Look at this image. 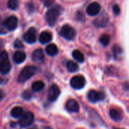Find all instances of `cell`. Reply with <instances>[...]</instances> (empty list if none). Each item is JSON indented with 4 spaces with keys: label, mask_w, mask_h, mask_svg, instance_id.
<instances>
[{
    "label": "cell",
    "mask_w": 129,
    "mask_h": 129,
    "mask_svg": "<svg viewBox=\"0 0 129 129\" xmlns=\"http://www.w3.org/2000/svg\"><path fill=\"white\" fill-rule=\"evenodd\" d=\"M14 48H22L23 47V45L22 44V42H21L19 39H17V40L14 41Z\"/></svg>",
    "instance_id": "d4e9b609"
},
{
    "label": "cell",
    "mask_w": 129,
    "mask_h": 129,
    "mask_svg": "<svg viewBox=\"0 0 129 129\" xmlns=\"http://www.w3.org/2000/svg\"><path fill=\"white\" fill-rule=\"evenodd\" d=\"M31 129H33V128H31Z\"/></svg>",
    "instance_id": "836d02e7"
},
{
    "label": "cell",
    "mask_w": 129,
    "mask_h": 129,
    "mask_svg": "<svg viewBox=\"0 0 129 129\" xmlns=\"http://www.w3.org/2000/svg\"><path fill=\"white\" fill-rule=\"evenodd\" d=\"M34 121V115L32 112L27 111L25 113L23 114L20 119V125L22 128H26L29 126Z\"/></svg>",
    "instance_id": "3957f363"
},
{
    "label": "cell",
    "mask_w": 129,
    "mask_h": 129,
    "mask_svg": "<svg viewBox=\"0 0 129 129\" xmlns=\"http://www.w3.org/2000/svg\"><path fill=\"white\" fill-rule=\"evenodd\" d=\"M115 129H120V128H115Z\"/></svg>",
    "instance_id": "d6a6232c"
},
{
    "label": "cell",
    "mask_w": 129,
    "mask_h": 129,
    "mask_svg": "<svg viewBox=\"0 0 129 129\" xmlns=\"http://www.w3.org/2000/svg\"><path fill=\"white\" fill-rule=\"evenodd\" d=\"M23 39L27 43H34L36 41V30L35 28H29L23 35Z\"/></svg>",
    "instance_id": "ba28073f"
},
{
    "label": "cell",
    "mask_w": 129,
    "mask_h": 129,
    "mask_svg": "<svg viewBox=\"0 0 129 129\" xmlns=\"http://www.w3.org/2000/svg\"><path fill=\"white\" fill-rule=\"evenodd\" d=\"M23 98L24 99H26V100H29V99L31 98V94H30L29 91H24V92L23 93Z\"/></svg>",
    "instance_id": "83f0119b"
},
{
    "label": "cell",
    "mask_w": 129,
    "mask_h": 129,
    "mask_svg": "<svg viewBox=\"0 0 129 129\" xmlns=\"http://www.w3.org/2000/svg\"><path fill=\"white\" fill-rule=\"evenodd\" d=\"M76 30L70 25H64L60 29V35L67 40H71L76 36Z\"/></svg>",
    "instance_id": "277c9868"
},
{
    "label": "cell",
    "mask_w": 129,
    "mask_h": 129,
    "mask_svg": "<svg viewBox=\"0 0 129 129\" xmlns=\"http://www.w3.org/2000/svg\"><path fill=\"white\" fill-rule=\"evenodd\" d=\"M67 70L70 73H74V72H76L79 70V67H78L77 63H76L75 62H73L72 60H70L67 62Z\"/></svg>",
    "instance_id": "d6986e66"
},
{
    "label": "cell",
    "mask_w": 129,
    "mask_h": 129,
    "mask_svg": "<svg viewBox=\"0 0 129 129\" xmlns=\"http://www.w3.org/2000/svg\"><path fill=\"white\" fill-rule=\"evenodd\" d=\"M105 94L103 92H98L95 90H91L88 93V98L92 103H96L98 101L104 100Z\"/></svg>",
    "instance_id": "8992f818"
},
{
    "label": "cell",
    "mask_w": 129,
    "mask_h": 129,
    "mask_svg": "<svg viewBox=\"0 0 129 129\" xmlns=\"http://www.w3.org/2000/svg\"><path fill=\"white\" fill-rule=\"evenodd\" d=\"M101 11V5L98 2H92L89 4L86 8V12L90 16L97 15Z\"/></svg>",
    "instance_id": "9c48e42d"
},
{
    "label": "cell",
    "mask_w": 129,
    "mask_h": 129,
    "mask_svg": "<svg viewBox=\"0 0 129 129\" xmlns=\"http://www.w3.org/2000/svg\"><path fill=\"white\" fill-rule=\"evenodd\" d=\"M4 26L8 30L14 29L17 26V18L15 16H10L8 17L6 20L4 22Z\"/></svg>",
    "instance_id": "30bf717a"
},
{
    "label": "cell",
    "mask_w": 129,
    "mask_h": 129,
    "mask_svg": "<svg viewBox=\"0 0 129 129\" xmlns=\"http://www.w3.org/2000/svg\"><path fill=\"white\" fill-rule=\"evenodd\" d=\"M11 115L14 118H18L20 116H22L23 114V110L21 107H15L11 110Z\"/></svg>",
    "instance_id": "ac0fdd59"
},
{
    "label": "cell",
    "mask_w": 129,
    "mask_h": 129,
    "mask_svg": "<svg viewBox=\"0 0 129 129\" xmlns=\"http://www.w3.org/2000/svg\"><path fill=\"white\" fill-rule=\"evenodd\" d=\"M8 59V53L5 51H2L0 53V62H3V61H6Z\"/></svg>",
    "instance_id": "cb8c5ba5"
},
{
    "label": "cell",
    "mask_w": 129,
    "mask_h": 129,
    "mask_svg": "<svg viewBox=\"0 0 129 129\" xmlns=\"http://www.w3.org/2000/svg\"><path fill=\"white\" fill-rule=\"evenodd\" d=\"M7 32V29H6V27L4 26V24L2 25V26H0V34L1 33H6Z\"/></svg>",
    "instance_id": "f1b7e54d"
},
{
    "label": "cell",
    "mask_w": 129,
    "mask_h": 129,
    "mask_svg": "<svg viewBox=\"0 0 129 129\" xmlns=\"http://www.w3.org/2000/svg\"><path fill=\"white\" fill-rule=\"evenodd\" d=\"M45 87V84L42 81H37V82H35L33 85H32V89L34 91H39L41 90H42Z\"/></svg>",
    "instance_id": "44dd1931"
},
{
    "label": "cell",
    "mask_w": 129,
    "mask_h": 129,
    "mask_svg": "<svg viewBox=\"0 0 129 129\" xmlns=\"http://www.w3.org/2000/svg\"><path fill=\"white\" fill-rule=\"evenodd\" d=\"M51 3H52V2H46L45 4V5H46V6H48V5H49L50 4H51Z\"/></svg>",
    "instance_id": "f546056e"
},
{
    "label": "cell",
    "mask_w": 129,
    "mask_h": 129,
    "mask_svg": "<svg viewBox=\"0 0 129 129\" xmlns=\"http://www.w3.org/2000/svg\"><path fill=\"white\" fill-rule=\"evenodd\" d=\"M2 82H3V79H2V78L0 77V85H1V84H2Z\"/></svg>",
    "instance_id": "1f68e13d"
},
{
    "label": "cell",
    "mask_w": 129,
    "mask_h": 129,
    "mask_svg": "<svg viewBox=\"0 0 129 129\" xmlns=\"http://www.w3.org/2000/svg\"><path fill=\"white\" fill-rule=\"evenodd\" d=\"M46 52L50 56H54L58 52V48L54 44H50L46 47Z\"/></svg>",
    "instance_id": "e0dca14e"
},
{
    "label": "cell",
    "mask_w": 129,
    "mask_h": 129,
    "mask_svg": "<svg viewBox=\"0 0 129 129\" xmlns=\"http://www.w3.org/2000/svg\"><path fill=\"white\" fill-rule=\"evenodd\" d=\"M62 8L60 5H57L54 8H51L46 13V20L50 26H54L57 21L58 16L60 14Z\"/></svg>",
    "instance_id": "6da1fadb"
},
{
    "label": "cell",
    "mask_w": 129,
    "mask_h": 129,
    "mask_svg": "<svg viewBox=\"0 0 129 129\" xmlns=\"http://www.w3.org/2000/svg\"><path fill=\"white\" fill-rule=\"evenodd\" d=\"M113 50H114V53H115V54H116V55H117V54H118V55H119V54L122 53V49H121V48H120L119 46H118V45H117V46H116V45H115V46H114V49H113Z\"/></svg>",
    "instance_id": "4316f807"
},
{
    "label": "cell",
    "mask_w": 129,
    "mask_h": 129,
    "mask_svg": "<svg viewBox=\"0 0 129 129\" xmlns=\"http://www.w3.org/2000/svg\"><path fill=\"white\" fill-rule=\"evenodd\" d=\"M11 66L8 60L0 62V73L2 74H7L11 70Z\"/></svg>",
    "instance_id": "5bb4252c"
},
{
    "label": "cell",
    "mask_w": 129,
    "mask_h": 129,
    "mask_svg": "<svg viewBox=\"0 0 129 129\" xmlns=\"http://www.w3.org/2000/svg\"><path fill=\"white\" fill-rule=\"evenodd\" d=\"M26 59V54L23 51H17L14 54V60L17 63H23Z\"/></svg>",
    "instance_id": "4fadbf2b"
},
{
    "label": "cell",
    "mask_w": 129,
    "mask_h": 129,
    "mask_svg": "<svg viewBox=\"0 0 129 129\" xmlns=\"http://www.w3.org/2000/svg\"><path fill=\"white\" fill-rule=\"evenodd\" d=\"M60 91L57 85H52L48 91V98L50 101H54L59 97Z\"/></svg>",
    "instance_id": "52a82bcc"
},
{
    "label": "cell",
    "mask_w": 129,
    "mask_h": 129,
    "mask_svg": "<svg viewBox=\"0 0 129 129\" xmlns=\"http://www.w3.org/2000/svg\"><path fill=\"white\" fill-rule=\"evenodd\" d=\"M18 5H19V2H17L16 0H10L8 2V7L10 9L14 10V9L17 8Z\"/></svg>",
    "instance_id": "603a6c76"
},
{
    "label": "cell",
    "mask_w": 129,
    "mask_h": 129,
    "mask_svg": "<svg viewBox=\"0 0 129 129\" xmlns=\"http://www.w3.org/2000/svg\"><path fill=\"white\" fill-rule=\"evenodd\" d=\"M110 117L116 121V122H119L122 119V113L120 111H119L118 110H116V109H112L110 110Z\"/></svg>",
    "instance_id": "2e32d148"
},
{
    "label": "cell",
    "mask_w": 129,
    "mask_h": 129,
    "mask_svg": "<svg viewBox=\"0 0 129 129\" xmlns=\"http://www.w3.org/2000/svg\"><path fill=\"white\" fill-rule=\"evenodd\" d=\"M113 12L115 14H119L120 13V8L118 5H113Z\"/></svg>",
    "instance_id": "484cf974"
},
{
    "label": "cell",
    "mask_w": 129,
    "mask_h": 129,
    "mask_svg": "<svg viewBox=\"0 0 129 129\" xmlns=\"http://www.w3.org/2000/svg\"><path fill=\"white\" fill-rule=\"evenodd\" d=\"M70 85L75 89H81L85 85V79L82 76H76L71 79Z\"/></svg>",
    "instance_id": "5b68a950"
},
{
    "label": "cell",
    "mask_w": 129,
    "mask_h": 129,
    "mask_svg": "<svg viewBox=\"0 0 129 129\" xmlns=\"http://www.w3.org/2000/svg\"><path fill=\"white\" fill-rule=\"evenodd\" d=\"M73 57L75 60H76L77 61L80 62V63H82L84 62V60H85V57H84V55L83 54L79 51V50H75L73 51Z\"/></svg>",
    "instance_id": "ffe728a7"
},
{
    "label": "cell",
    "mask_w": 129,
    "mask_h": 129,
    "mask_svg": "<svg viewBox=\"0 0 129 129\" xmlns=\"http://www.w3.org/2000/svg\"><path fill=\"white\" fill-rule=\"evenodd\" d=\"M110 41V36L107 35V34H104V35H102L101 37L100 38V42H101V43L103 45H105V46L107 45H109Z\"/></svg>",
    "instance_id": "7402d4cb"
},
{
    "label": "cell",
    "mask_w": 129,
    "mask_h": 129,
    "mask_svg": "<svg viewBox=\"0 0 129 129\" xmlns=\"http://www.w3.org/2000/svg\"><path fill=\"white\" fill-rule=\"evenodd\" d=\"M66 108L68 111L72 113H76L79 110V105L78 102L73 99L69 100L66 104Z\"/></svg>",
    "instance_id": "8fae6325"
},
{
    "label": "cell",
    "mask_w": 129,
    "mask_h": 129,
    "mask_svg": "<svg viewBox=\"0 0 129 129\" xmlns=\"http://www.w3.org/2000/svg\"><path fill=\"white\" fill-rule=\"evenodd\" d=\"M36 73V68L33 66H27L20 72L18 76L19 82H24L27 81L29 78H31Z\"/></svg>",
    "instance_id": "7a4b0ae2"
},
{
    "label": "cell",
    "mask_w": 129,
    "mask_h": 129,
    "mask_svg": "<svg viewBox=\"0 0 129 129\" xmlns=\"http://www.w3.org/2000/svg\"><path fill=\"white\" fill-rule=\"evenodd\" d=\"M2 98H3V93H2V91L0 90V100H1Z\"/></svg>",
    "instance_id": "4dcf8cb0"
},
{
    "label": "cell",
    "mask_w": 129,
    "mask_h": 129,
    "mask_svg": "<svg viewBox=\"0 0 129 129\" xmlns=\"http://www.w3.org/2000/svg\"><path fill=\"white\" fill-rule=\"evenodd\" d=\"M33 60L36 63H41L44 59V54L42 49H37L33 51L32 55Z\"/></svg>",
    "instance_id": "7c38bea8"
},
{
    "label": "cell",
    "mask_w": 129,
    "mask_h": 129,
    "mask_svg": "<svg viewBox=\"0 0 129 129\" xmlns=\"http://www.w3.org/2000/svg\"><path fill=\"white\" fill-rule=\"evenodd\" d=\"M52 39V36L51 34L49 33V32H42L41 34H40V36H39V41L41 43H47V42H49Z\"/></svg>",
    "instance_id": "9a60e30c"
}]
</instances>
